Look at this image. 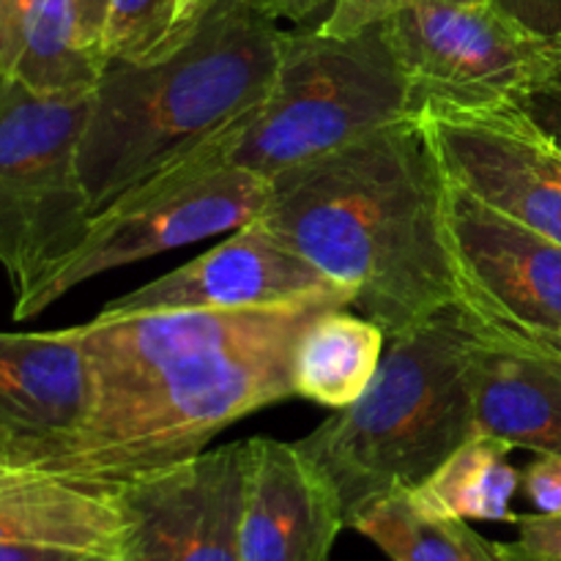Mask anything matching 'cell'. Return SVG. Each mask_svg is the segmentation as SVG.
<instances>
[{
	"label": "cell",
	"mask_w": 561,
	"mask_h": 561,
	"mask_svg": "<svg viewBox=\"0 0 561 561\" xmlns=\"http://www.w3.org/2000/svg\"><path fill=\"white\" fill-rule=\"evenodd\" d=\"M387 351V332L370 318L332 307L307 323L294 354L296 398L343 411L370 387Z\"/></svg>",
	"instance_id": "cell-18"
},
{
	"label": "cell",
	"mask_w": 561,
	"mask_h": 561,
	"mask_svg": "<svg viewBox=\"0 0 561 561\" xmlns=\"http://www.w3.org/2000/svg\"><path fill=\"white\" fill-rule=\"evenodd\" d=\"M88 96H36L0 77V268L14 321L44 312L49 285L93 225L80 175Z\"/></svg>",
	"instance_id": "cell-6"
},
{
	"label": "cell",
	"mask_w": 561,
	"mask_h": 561,
	"mask_svg": "<svg viewBox=\"0 0 561 561\" xmlns=\"http://www.w3.org/2000/svg\"><path fill=\"white\" fill-rule=\"evenodd\" d=\"M283 36L250 5L217 0L173 58L151 66L110 60L77 153L93 217L255 113L277 82Z\"/></svg>",
	"instance_id": "cell-3"
},
{
	"label": "cell",
	"mask_w": 561,
	"mask_h": 561,
	"mask_svg": "<svg viewBox=\"0 0 561 561\" xmlns=\"http://www.w3.org/2000/svg\"><path fill=\"white\" fill-rule=\"evenodd\" d=\"M334 301L157 310L80 323L93 414L60 474L124 482L201 455L233 422L296 398L299 334Z\"/></svg>",
	"instance_id": "cell-1"
},
{
	"label": "cell",
	"mask_w": 561,
	"mask_h": 561,
	"mask_svg": "<svg viewBox=\"0 0 561 561\" xmlns=\"http://www.w3.org/2000/svg\"><path fill=\"white\" fill-rule=\"evenodd\" d=\"M93 414L80 323L0 332V466L60 474Z\"/></svg>",
	"instance_id": "cell-12"
},
{
	"label": "cell",
	"mask_w": 561,
	"mask_h": 561,
	"mask_svg": "<svg viewBox=\"0 0 561 561\" xmlns=\"http://www.w3.org/2000/svg\"><path fill=\"white\" fill-rule=\"evenodd\" d=\"M520 488L540 515H561V455H540L520 471Z\"/></svg>",
	"instance_id": "cell-25"
},
{
	"label": "cell",
	"mask_w": 561,
	"mask_h": 561,
	"mask_svg": "<svg viewBox=\"0 0 561 561\" xmlns=\"http://www.w3.org/2000/svg\"><path fill=\"white\" fill-rule=\"evenodd\" d=\"M348 526L381 548L389 561H502L496 542L471 529L469 520L420 507L411 491L376 499Z\"/></svg>",
	"instance_id": "cell-20"
},
{
	"label": "cell",
	"mask_w": 561,
	"mask_h": 561,
	"mask_svg": "<svg viewBox=\"0 0 561 561\" xmlns=\"http://www.w3.org/2000/svg\"><path fill=\"white\" fill-rule=\"evenodd\" d=\"M217 0H110L102 31L104 60L151 66L179 55Z\"/></svg>",
	"instance_id": "cell-21"
},
{
	"label": "cell",
	"mask_w": 561,
	"mask_h": 561,
	"mask_svg": "<svg viewBox=\"0 0 561 561\" xmlns=\"http://www.w3.org/2000/svg\"><path fill=\"white\" fill-rule=\"evenodd\" d=\"M510 453L513 447L502 438L474 433L422 485L411 488V499L447 518L513 524L510 502L520 488V471L510 463Z\"/></svg>",
	"instance_id": "cell-19"
},
{
	"label": "cell",
	"mask_w": 561,
	"mask_h": 561,
	"mask_svg": "<svg viewBox=\"0 0 561 561\" xmlns=\"http://www.w3.org/2000/svg\"><path fill=\"white\" fill-rule=\"evenodd\" d=\"M537 126L561 148V71L548 80L540 91L531 93L524 104Z\"/></svg>",
	"instance_id": "cell-26"
},
{
	"label": "cell",
	"mask_w": 561,
	"mask_h": 561,
	"mask_svg": "<svg viewBox=\"0 0 561 561\" xmlns=\"http://www.w3.org/2000/svg\"><path fill=\"white\" fill-rule=\"evenodd\" d=\"M244 442L121 485L126 561H241Z\"/></svg>",
	"instance_id": "cell-11"
},
{
	"label": "cell",
	"mask_w": 561,
	"mask_h": 561,
	"mask_svg": "<svg viewBox=\"0 0 561 561\" xmlns=\"http://www.w3.org/2000/svg\"><path fill=\"white\" fill-rule=\"evenodd\" d=\"M121 485L0 466V561L124 557Z\"/></svg>",
	"instance_id": "cell-15"
},
{
	"label": "cell",
	"mask_w": 561,
	"mask_h": 561,
	"mask_svg": "<svg viewBox=\"0 0 561 561\" xmlns=\"http://www.w3.org/2000/svg\"><path fill=\"white\" fill-rule=\"evenodd\" d=\"M449 179L420 115L272 179L255 222L337 285L387 340L463 305L447 228Z\"/></svg>",
	"instance_id": "cell-2"
},
{
	"label": "cell",
	"mask_w": 561,
	"mask_h": 561,
	"mask_svg": "<svg viewBox=\"0 0 561 561\" xmlns=\"http://www.w3.org/2000/svg\"><path fill=\"white\" fill-rule=\"evenodd\" d=\"M104 66L82 42L71 0H0V77L36 96H88Z\"/></svg>",
	"instance_id": "cell-17"
},
{
	"label": "cell",
	"mask_w": 561,
	"mask_h": 561,
	"mask_svg": "<svg viewBox=\"0 0 561 561\" xmlns=\"http://www.w3.org/2000/svg\"><path fill=\"white\" fill-rule=\"evenodd\" d=\"M255 113L96 214L88 239L49 285L44 310L96 274L233 233L257 219L272 197V181L230 162Z\"/></svg>",
	"instance_id": "cell-7"
},
{
	"label": "cell",
	"mask_w": 561,
	"mask_h": 561,
	"mask_svg": "<svg viewBox=\"0 0 561 561\" xmlns=\"http://www.w3.org/2000/svg\"><path fill=\"white\" fill-rule=\"evenodd\" d=\"M411 115L414 93L387 22L354 36H329L321 27L285 31L272 96L230 162L272 181Z\"/></svg>",
	"instance_id": "cell-5"
},
{
	"label": "cell",
	"mask_w": 561,
	"mask_h": 561,
	"mask_svg": "<svg viewBox=\"0 0 561 561\" xmlns=\"http://www.w3.org/2000/svg\"><path fill=\"white\" fill-rule=\"evenodd\" d=\"M480 332L474 312L449 305L394 334L365 394L296 442L332 477L348 524L376 499L422 485L474 436Z\"/></svg>",
	"instance_id": "cell-4"
},
{
	"label": "cell",
	"mask_w": 561,
	"mask_h": 561,
	"mask_svg": "<svg viewBox=\"0 0 561 561\" xmlns=\"http://www.w3.org/2000/svg\"><path fill=\"white\" fill-rule=\"evenodd\" d=\"M515 25L561 49V0H491Z\"/></svg>",
	"instance_id": "cell-24"
},
{
	"label": "cell",
	"mask_w": 561,
	"mask_h": 561,
	"mask_svg": "<svg viewBox=\"0 0 561 561\" xmlns=\"http://www.w3.org/2000/svg\"><path fill=\"white\" fill-rule=\"evenodd\" d=\"M444 3H455V5H482V3H491V0H444Z\"/></svg>",
	"instance_id": "cell-29"
},
{
	"label": "cell",
	"mask_w": 561,
	"mask_h": 561,
	"mask_svg": "<svg viewBox=\"0 0 561 561\" xmlns=\"http://www.w3.org/2000/svg\"><path fill=\"white\" fill-rule=\"evenodd\" d=\"M239 3L250 5L257 14L268 16V20H290L305 22L310 20L316 11H321L329 0H239Z\"/></svg>",
	"instance_id": "cell-27"
},
{
	"label": "cell",
	"mask_w": 561,
	"mask_h": 561,
	"mask_svg": "<svg viewBox=\"0 0 561 561\" xmlns=\"http://www.w3.org/2000/svg\"><path fill=\"white\" fill-rule=\"evenodd\" d=\"M310 301L351 307L354 296L252 219L206 255L110 301L102 316L157 310H263Z\"/></svg>",
	"instance_id": "cell-13"
},
{
	"label": "cell",
	"mask_w": 561,
	"mask_h": 561,
	"mask_svg": "<svg viewBox=\"0 0 561 561\" xmlns=\"http://www.w3.org/2000/svg\"><path fill=\"white\" fill-rule=\"evenodd\" d=\"M420 118L453 184L561 244V148L524 107Z\"/></svg>",
	"instance_id": "cell-10"
},
{
	"label": "cell",
	"mask_w": 561,
	"mask_h": 561,
	"mask_svg": "<svg viewBox=\"0 0 561 561\" xmlns=\"http://www.w3.org/2000/svg\"><path fill=\"white\" fill-rule=\"evenodd\" d=\"M477 433L561 455V345L482 323L471 359Z\"/></svg>",
	"instance_id": "cell-16"
},
{
	"label": "cell",
	"mask_w": 561,
	"mask_h": 561,
	"mask_svg": "<svg viewBox=\"0 0 561 561\" xmlns=\"http://www.w3.org/2000/svg\"><path fill=\"white\" fill-rule=\"evenodd\" d=\"M414 93V113L524 107L561 71V49L493 3L409 0L387 20Z\"/></svg>",
	"instance_id": "cell-8"
},
{
	"label": "cell",
	"mask_w": 561,
	"mask_h": 561,
	"mask_svg": "<svg viewBox=\"0 0 561 561\" xmlns=\"http://www.w3.org/2000/svg\"><path fill=\"white\" fill-rule=\"evenodd\" d=\"M405 3L409 0H332V11L318 27L329 36H354L378 22H387Z\"/></svg>",
	"instance_id": "cell-23"
},
{
	"label": "cell",
	"mask_w": 561,
	"mask_h": 561,
	"mask_svg": "<svg viewBox=\"0 0 561 561\" xmlns=\"http://www.w3.org/2000/svg\"><path fill=\"white\" fill-rule=\"evenodd\" d=\"M345 526L337 485L299 444L247 438L241 561H329Z\"/></svg>",
	"instance_id": "cell-14"
},
{
	"label": "cell",
	"mask_w": 561,
	"mask_h": 561,
	"mask_svg": "<svg viewBox=\"0 0 561 561\" xmlns=\"http://www.w3.org/2000/svg\"><path fill=\"white\" fill-rule=\"evenodd\" d=\"M71 3H75L77 11V25H80L82 42L102 55V31L104 20H107L110 0H71Z\"/></svg>",
	"instance_id": "cell-28"
},
{
	"label": "cell",
	"mask_w": 561,
	"mask_h": 561,
	"mask_svg": "<svg viewBox=\"0 0 561 561\" xmlns=\"http://www.w3.org/2000/svg\"><path fill=\"white\" fill-rule=\"evenodd\" d=\"M447 228L466 310L488 327L561 345V244L453 181Z\"/></svg>",
	"instance_id": "cell-9"
},
{
	"label": "cell",
	"mask_w": 561,
	"mask_h": 561,
	"mask_svg": "<svg viewBox=\"0 0 561 561\" xmlns=\"http://www.w3.org/2000/svg\"><path fill=\"white\" fill-rule=\"evenodd\" d=\"M93 561H126L124 557H115V559H93Z\"/></svg>",
	"instance_id": "cell-30"
},
{
	"label": "cell",
	"mask_w": 561,
	"mask_h": 561,
	"mask_svg": "<svg viewBox=\"0 0 561 561\" xmlns=\"http://www.w3.org/2000/svg\"><path fill=\"white\" fill-rule=\"evenodd\" d=\"M518 537L496 542L502 561H561V515H515Z\"/></svg>",
	"instance_id": "cell-22"
}]
</instances>
